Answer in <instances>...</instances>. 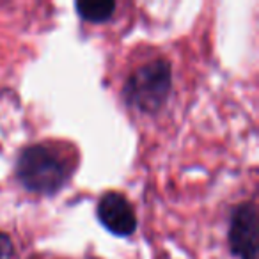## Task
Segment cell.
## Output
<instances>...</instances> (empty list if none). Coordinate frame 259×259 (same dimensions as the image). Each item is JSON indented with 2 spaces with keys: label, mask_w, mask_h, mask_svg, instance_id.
<instances>
[{
  "label": "cell",
  "mask_w": 259,
  "mask_h": 259,
  "mask_svg": "<svg viewBox=\"0 0 259 259\" xmlns=\"http://www.w3.org/2000/svg\"><path fill=\"white\" fill-rule=\"evenodd\" d=\"M15 255V245L8 233L0 231V259H13Z\"/></svg>",
  "instance_id": "obj_6"
},
{
  "label": "cell",
  "mask_w": 259,
  "mask_h": 259,
  "mask_svg": "<svg viewBox=\"0 0 259 259\" xmlns=\"http://www.w3.org/2000/svg\"><path fill=\"white\" fill-rule=\"evenodd\" d=\"M16 178L25 190L37 195H55L64 188L69 170L62 158L45 144H30L16 158Z\"/></svg>",
  "instance_id": "obj_2"
},
{
  "label": "cell",
  "mask_w": 259,
  "mask_h": 259,
  "mask_svg": "<svg viewBox=\"0 0 259 259\" xmlns=\"http://www.w3.org/2000/svg\"><path fill=\"white\" fill-rule=\"evenodd\" d=\"M115 2L112 0H78L75 4V9L78 13V16L82 20L89 23H103V22H108L112 18L115 11Z\"/></svg>",
  "instance_id": "obj_5"
},
{
  "label": "cell",
  "mask_w": 259,
  "mask_h": 259,
  "mask_svg": "<svg viewBox=\"0 0 259 259\" xmlns=\"http://www.w3.org/2000/svg\"><path fill=\"white\" fill-rule=\"evenodd\" d=\"M100 224L115 236H132L137 229V215L134 206L119 192H107L100 197L96 206Z\"/></svg>",
  "instance_id": "obj_4"
},
{
  "label": "cell",
  "mask_w": 259,
  "mask_h": 259,
  "mask_svg": "<svg viewBox=\"0 0 259 259\" xmlns=\"http://www.w3.org/2000/svg\"><path fill=\"white\" fill-rule=\"evenodd\" d=\"M172 91V68L167 59H155L128 75L122 96L130 108L141 114H158Z\"/></svg>",
  "instance_id": "obj_1"
},
{
  "label": "cell",
  "mask_w": 259,
  "mask_h": 259,
  "mask_svg": "<svg viewBox=\"0 0 259 259\" xmlns=\"http://www.w3.org/2000/svg\"><path fill=\"white\" fill-rule=\"evenodd\" d=\"M229 250L238 259H257V209L254 202L234 206L227 229Z\"/></svg>",
  "instance_id": "obj_3"
}]
</instances>
